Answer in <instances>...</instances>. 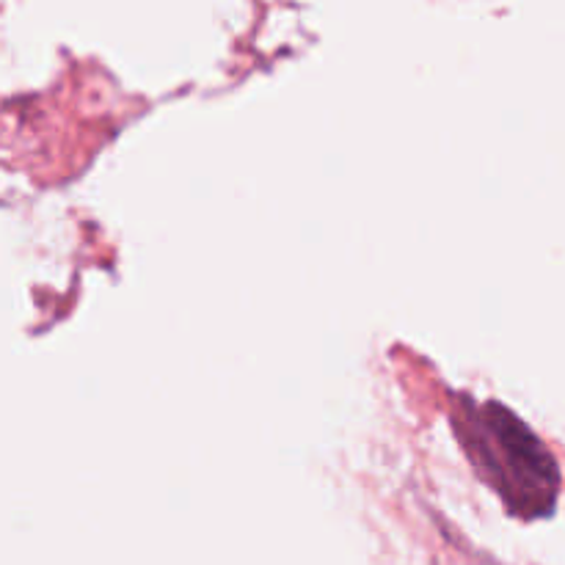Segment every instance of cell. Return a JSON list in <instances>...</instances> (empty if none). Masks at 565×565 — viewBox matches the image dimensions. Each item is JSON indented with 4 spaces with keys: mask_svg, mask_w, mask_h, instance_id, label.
Returning a JSON list of instances; mask_svg holds the SVG:
<instances>
[{
    "mask_svg": "<svg viewBox=\"0 0 565 565\" xmlns=\"http://www.w3.org/2000/svg\"><path fill=\"white\" fill-rule=\"evenodd\" d=\"M452 419L475 469L505 500L511 513L539 519L555 508L561 475L555 458L527 425L497 403L478 406L469 397H463Z\"/></svg>",
    "mask_w": 565,
    "mask_h": 565,
    "instance_id": "obj_1",
    "label": "cell"
}]
</instances>
